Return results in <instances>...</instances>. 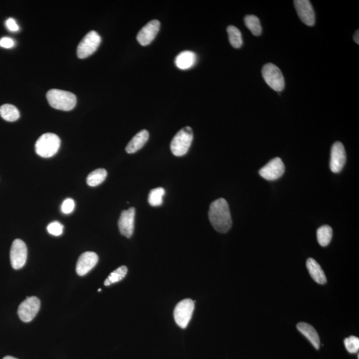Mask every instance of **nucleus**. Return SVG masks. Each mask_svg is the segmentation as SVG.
<instances>
[{
	"label": "nucleus",
	"instance_id": "obj_1",
	"mask_svg": "<svg viewBox=\"0 0 359 359\" xmlns=\"http://www.w3.org/2000/svg\"><path fill=\"white\" fill-rule=\"evenodd\" d=\"M209 219L213 228L220 233H226L232 225L228 202L224 199L216 200L210 204Z\"/></svg>",
	"mask_w": 359,
	"mask_h": 359
},
{
	"label": "nucleus",
	"instance_id": "obj_2",
	"mask_svg": "<svg viewBox=\"0 0 359 359\" xmlns=\"http://www.w3.org/2000/svg\"><path fill=\"white\" fill-rule=\"evenodd\" d=\"M49 105L58 110L69 111L77 104V97L71 92L60 89H51L47 93Z\"/></svg>",
	"mask_w": 359,
	"mask_h": 359
},
{
	"label": "nucleus",
	"instance_id": "obj_3",
	"mask_svg": "<svg viewBox=\"0 0 359 359\" xmlns=\"http://www.w3.org/2000/svg\"><path fill=\"white\" fill-rule=\"evenodd\" d=\"M61 145L60 137L56 134L45 133L35 143V152L43 158H50L58 153Z\"/></svg>",
	"mask_w": 359,
	"mask_h": 359
},
{
	"label": "nucleus",
	"instance_id": "obj_4",
	"mask_svg": "<svg viewBox=\"0 0 359 359\" xmlns=\"http://www.w3.org/2000/svg\"><path fill=\"white\" fill-rule=\"evenodd\" d=\"M193 131L190 127L182 129L174 136L170 149L172 154L176 156H183L188 153L193 140Z\"/></svg>",
	"mask_w": 359,
	"mask_h": 359
},
{
	"label": "nucleus",
	"instance_id": "obj_5",
	"mask_svg": "<svg viewBox=\"0 0 359 359\" xmlns=\"http://www.w3.org/2000/svg\"><path fill=\"white\" fill-rule=\"evenodd\" d=\"M262 76L265 83L276 92H282L285 88V79L282 72L276 65L267 63L263 66Z\"/></svg>",
	"mask_w": 359,
	"mask_h": 359
},
{
	"label": "nucleus",
	"instance_id": "obj_6",
	"mask_svg": "<svg viewBox=\"0 0 359 359\" xmlns=\"http://www.w3.org/2000/svg\"><path fill=\"white\" fill-rule=\"evenodd\" d=\"M101 38L95 31H90L79 43L77 49V56L79 59H85L92 56L101 44Z\"/></svg>",
	"mask_w": 359,
	"mask_h": 359
},
{
	"label": "nucleus",
	"instance_id": "obj_7",
	"mask_svg": "<svg viewBox=\"0 0 359 359\" xmlns=\"http://www.w3.org/2000/svg\"><path fill=\"white\" fill-rule=\"evenodd\" d=\"M194 310V302L186 299L179 302L174 311V317L176 324L181 328L185 329L192 318Z\"/></svg>",
	"mask_w": 359,
	"mask_h": 359
},
{
	"label": "nucleus",
	"instance_id": "obj_8",
	"mask_svg": "<svg viewBox=\"0 0 359 359\" xmlns=\"http://www.w3.org/2000/svg\"><path fill=\"white\" fill-rule=\"evenodd\" d=\"M40 299L37 297H27L18 308V315L20 319L26 322L32 321L40 311Z\"/></svg>",
	"mask_w": 359,
	"mask_h": 359
},
{
	"label": "nucleus",
	"instance_id": "obj_9",
	"mask_svg": "<svg viewBox=\"0 0 359 359\" xmlns=\"http://www.w3.org/2000/svg\"><path fill=\"white\" fill-rule=\"evenodd\" d=\"M27 257L26 244L20 239L13 241L10 250L11 264L13 269L19 270L24 267L26 263Z\"/></svg>",
	"mask_w": 359,
	"mask_h": 359
},
{
	"label": "nucleus",
	"instance_id": "obj_10",
	"mask_svg": "<svg viewBox=\"0 0 359 359\" xmlns=\"http://www.w3.org/2000/svg\"><path fill=\"white\" fill-rule=\"evenodd\" d=\"M285 165L279 157L272 159L269 163L261 168L259 174L267 181H276L283 176L285 172Z\"/></svg>",
	"mask_w": 359,
	"mask_h": 359
},
{
	"label": "nucleus",
	"instance_id": "obj_11",
	"mask_svg": "<svg viewBox=\"0 0 359 359\" xmlns=\"http://www.w3.org/2000/svg\"><path fill=\"white\" fill-rule=\"evenodd\" d=\"M347 155L344 146L340 142H335L331 151L330 169L334 173L342 171L346 163Z\"/></svg>",
	"mask_w": 359,
	"mask_h": 359
},
{
	"label": "nucleus",
	"instance_id": "obj_12",
	"mask_svg": "<svg viewBox=\"0 0 359 359\" xmlns=\"http://www.w3.org/2000/svg\"><path fill=\"white\" fill-rule=\"evenodd\" d=\"M294 6L300 20L308 26H314L315 11L309 0H295Z\"/></svg>",
	"mask_w": 359,
	"mask_h": 359
},
{
	"label": "nucleus",
	"instance_id": "obj_13",
	"mask_svg": "<svg viewBox=\"0 0 359 359\" xmlns=\"http://www.w3.org/2000/svg\"><path fill=\"white\" fill-rule=\"evenodd\" d=\"M135 208L133 207L127 210H123L120 214L119 222V228L120 234L127 238L133 236L135 229Z\"/></svg>",
	"mask_w": 359,
	"mask_h": 359
},
{
	"label": "nucleus",
	"instance_id": "obj_14",
	"mask_svg": "<svg viewBox=\"0 0 359 359\" xmlns=\"http://www.w3.org/2000/svg\"><path fill=\"white\" fill-rule=\"evenodd\" d=\"M160 27V23L158 20H154L148 23L136 36L138 43L142 46H146L151 44L157 35Z\"/></svg>",
	"mask_w": 359,
	"mask_h": 359
},
{
	"label": "nucleus",
	"instance_id": "obj_15",
	"mask_svg": "<svg viewBox=\"0 0 359 359\" xmlns=\"http://www.w3.org/2000/svg\"><path fill=\"white\" fill-rule=\"evenodd\" d=\"M99 258L95 252H87L82 254L77 261V274L80 276H85L95 267L98 262Z\"/></svg>",
	"mask_w": 359,
	"mask_h": 359
},
{
	"label": "nucleus",
	"instance_id": "obj_16",
	"mask_svg": "<svg viewBox=\"0 0 359 359\" xmlns=\"http://www.w3.org/2000/svg\"><path fill=\"white\" fill-rule=\"evenodd\" d=\"M149 138V133L147 130H142L132 138L126 147L127 153L133 154L141 149Z\"/></svg>",
	"mask_w": 359,
	"mask_h": 359
},
{
	"label": "nucleus",
	"instance_id": "obj_17",
	"mask_svg": "<svg viewBox=\"0 0 359 359\" xmlns=\"http://www.w3.org/2000/svg\"><path fill=\"white\" fill-rule=\"evenodd\" d=\"M306 265L311 278H313L315 282L321 284V285L326 283V274H325L324 270H322L321 265L314 259L309 258L307 260Z\"/></svg>",
	"mask_w": 359,
	"mask_h": 359
},
{
	"label": "nucleus",
	"instance_id": "obj_18",
	"mask_svg": "<svg viewBox=\"0 0 359 359\" xmlns=\"http://www.w3.org/2000/svg\"><path fill=\"white\" fill-rule=\"evenodd\" d=\"M297 328L302 335L305 336L310 340L316 349H319L320 338L314 327L306 322H299L297 324Z\"/></svg>",
	"mask_w": 359,
	"mask_h": 359
},
{
	"label": "nucleus",
	"instance_id": "obj_19",
	"mask_svg": "<svg viewBox=\"0 0 359 359\" xmlns=\"http://www.w3.org/2000/svg\"><path fill=\"white\" fill-rule=\"evenodd\" d=\"M196 62V56L194 52L184 51L175 59V64L179 69L186 70L190 69Z\"/></svg>",
	"mask_w": 359,
	"mask_h": 359
},
{
	"label": "nucleus",
	"instance_id": "obj_20",
	"mask_svg": "<svg viewBox=\"0 0 359 359\" xmlns=\"http://www.w3.org/2000/svg\"><path fill=\"white\" fill-rule=\"evenodd\" d=\"M0 116L6 121L14 122L19 119L20 113L19 110L14 105L5 104L0 107Z\"/></svg>",
	"mask_w": 359,
	"mask_h": 359
},
{
	"label": "nucleus",
	"instance_id": "obj_21",
	"mask_svg": "<svg viewBox=\"0 0 359 359\" xmlns=\"http://www.w3.org/2000/svg\"><path fill=\"white\" fill-rule=\"evenodd\" d=\"M333 237V229L331 226L325 225L317 229V238L318 243L322 247H326L331 242Z\"/></svg>",
	"mask_w": 359,
	"mask_h": 359
},
{
	"label": "nucleus",
	"instance_id": "obj_22",
	"mask_svg": "<svg viewBox=\"0 0 359 359\" xmlns=\"http://www.w3.org/2000/svg\"><path fill=\"white\" fill-rule=\"evenodd\" d=\"M107 176V172L104 169H98L91 172L87 178V183L88 186L95 187L103 183Z\"/></svg>",
	"mask_w": 359,
	"mask_h": 359
},
{
	"label": "nucleus",
	"instance_id": "obj_23",
	"mask_svg": "<svg viewBox=\"0 0 359 359\" xmlns=\"http://www.w3.org/2000/svg\"><path fill=\"white\" fill-rule=\"evenodd\" d=\"M245 26L249 29L252 34L255 36L260 35L262 32V27L259 18L256 15H248L244 18Z\"/></svg>",
	"mask_w": 359,
	"mask_h": 359
},
{
	"label": "nucleus",
	"instance_id": "obj_24",
	"mask_svg": "<svg viewBox=\"0 0 359 359\" xmlns=\"http://www.w3.org/2000/svg\"><path fill=\"white\" fill-rule=\"evenodd\" d=\"M227 32L228 33L229 41L231 46L236 49L240 48L243 45V39L240 29L235 26H229L227 28Z\"/></svg>",
	"mask_w": 359,
	"mask_h": 359
},
{
	"label": "nucleus",
	"instance_id": "obj_25",
	"mask_svg": "<svg viewBox=\"0 0 359 359\" xmlns=\"http://www.w3.org/2000/svg\"><path fill=\"white\" fill-rule=\"evenodd\" d=\"M127 272H128V269L124 265L117 268L114 272L111 273L106 280L104 281V285L109 286L112 285L113 283L119 282V281L124 278Z\"/></svg>",
	"mask_w": 359,
	"mask_h": 359
},
{
	"label": "nucleus",
	"instance_id": "obj_26",
	"mask_svg": "<svg viewBox=\"0 0 359 359\" xmlns=\"http://www.w3.org/2000/svg\"><path fill=\"white\" fill-rule=\"evenodd\" d=\"M165 194V190L163 188H156L151 190L149 192L148 201L152 206H160L163 203V196Z\"/></svg>",
	"mask_w": 359,
	"mask_h": 359
},
{
	"label": "nucleus",
	"instance_id": "obj_27",
	"mask_svg": "<svg viewBox=\"0 0 359 359\" xmlns=\"http://www.w3.org/2000/svg\"><path fill=\"white\" fill-rule=\"evenodd\" d=\"M345 348L350 353H356L359 349V338L355 336H351L344 340Z\"/></svg>",
	"mask_w": 359,
	"mask_h": 359
},
{
	"label": "nucleus",
	"instance_id": "obj_28",
	"mask_svg": "<svg viewBox=\"0 0 359 359\" xmlns=\"http://www.w3.org/2000/svg\"><path fill=\"white\" fill-rule=\"evenodd\" d=\"M50 234L55 236H60L63 234V226L59 222H51L47 228Z\"/></svg>",
	"mask_w": 359,
	"mask_h": 359
},
{
	"label": "nucleus",
	"instance_id": "obj_29",
	"mask_svg": "<svg viewBox=\"0 0 359 359\" xmlns=\"http://www.w3.org/2000/svg\"><path fill=\"white\" fill-rule=\"evenodd\" d=\"M75 208V202L71 199H67L63 201L61 205V211L65 214H69L74 211Z\"/></svg>",
	"mask_w": 359,
	"mask_h": 359
},
{
	"label": "nucleus",
	"instance_id": "obj_30",
	"mask_svg": "<svg viewBox=\"0 0 359 359\" xmlns=\"http://www.w3.org/2000/svg\"><path fill=\"white\" fill-rule=\"evenodd\" d=\"M14 41L10 38H3L0 40V46L6 49H10L14 46Z\"/></svg>",
	"mask_w": 359,
	"mask_h": 359
},
{
	"label": "nucleus",
	"instance_id": "obj_31",
	"mask_svg": "<svg viewBox=\"0 0 359 359\" xmlns=\"http://www.w3.org/2000/svg\"><path fill=\"white\" fill-rule=\"evenodd\" d=\"M6 25L7 28L11 31H17L19 30V26L15 22L14 19L13 18H9V19L6 20Z\"/></svg>",
	"mask_w": 359,
	"mask_h": 359
},
{
	"label": "nucleus",
	"instance_id": "obj_32",
	"mask_svg": "<svg viewBox=\"0 0 359 359\" xmlns=\"http://www.w3.org/2000/svg\"><path fill=\"white\" fill-rule=\"evenodd\" d=\"M359 31L358 30L356 31L355 33H354V42H355L356 44H359Z\"/></svg>",
	"mask_w": 359,
	"mask_h": 359
},
{
	"label": "nucleus",
	"instance_id": "obj_33",
	"mask_svg": "<svg viewBox=\"0 0 359 359\" xmlns=\"http://www.w3.org/2000/svg\"><path fill=\"white\" fill-rule=\"evenodd\" d=\"M3 359H17V358H15V357H13V356H6Z\"/></svg>",
	"mask_w": 359,
	"mask_h": 359
},
{
	"label": "nucleus",
	"instance_id": "obj_34",
	"mask_svg": "<svg viewBox=\"0 0 359 359\" xmlns=\"http://www.w3.org/2000/svg\"><path fill=\"white\" fill-rule=\"evenodd\" d=\"M101 289H99V290H98V292H101Z\"/></svg>",
	"mask_w": 359,
	"mask_h": 359
}]
</instances>
